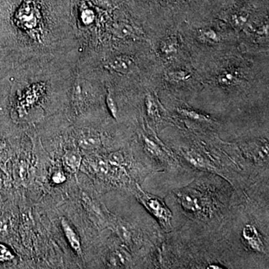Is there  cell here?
Here are the masks:
<instances>
[{"label":"cell","instance_id":"6da1fadb","mask_svg":"<svg viewBox=\"0 0 269 269\" xmlns=\"http://www.w3.org/2000/svg\"><path fill=\"white\" fill-rule=\"evenodd\" d=\"M79 0H2L0 70L80 55Z\"/></svg>","mask_w":269,"mask_h":269},{"label":"cell","instance_id":"7a4b0ae2","mask_svg":"<svg viewBox=\"0 0 269 269\" xmlns=\"http://www.w3.org/2000/svg\"><path fill=\"white\" fill-rule=\"evenodd\" d=\"M79 55L31 63L3 73L11 113L19 123H36L47 113L70 105Z\"/></svg>","mask_w":269,"mask_h":269},{"label":"cell","instance_id":"3957f363","mask_svg":"<svg viewBox=\"0 0 269 269\" xmlns=\"http://www.w3.org/2000/svg\"><path fill=\"white\" fill-rule=\"evenodd\" d=\"M100 65L107 72L123 77L134 74L137 68L134 57L128 54H119L107 57L101 61Z\"/></svg>","mask_w":269,"mask_h":269},{"label":"cell","instance_id":"277c9868","mask_svg":"<svg viewBox=\"0 0 269 269\" xmlns=\"http://www.w3.org/2000/svg\"><path fill=\"white\" fill-rule=\"evenodd\" d=\"M76 140L79 148L85 151H94L102 145V137L99 131L91 126H84L76 132Z\"/></svg>","mask_w":269,"mask_h":269},{"label":"cell","instance_id":"5b68a950","mask_svg":"<svg viewBox=\"0 0 269 269\" xmlns=\"http://www.w3.org/2000/svg\"><path fill=\"white\" fill-rule=\"evenodd\" d=\"M61 225L64 236H65L66 240H67L71 248L74 250L76 254L82 256V244H81L80 237H79L77 232H76L75 229L73 228L69 221L64 218H62L61 219Z\"/></svg>","mask_w":269,"mask_h":269},{"label":"cell","instance_id":"8992f818","mask_svg":"<svg viewBox=\"0 0 269 269\" xmlns=\"http://www.w3.org/2000/svg\"><path fill=\"white\" fill-rule=\"evenodd\" d=\"M62 162L70 173L77 174L80 171L82 163V157L80 150L77 149L66 150L62 156Z\"/></svg>","mask_w":269,"mask_h":269},{"label":"cell","instance_id":"52a82bcc","mask_svg":"<svg viewBox=\"0 0 269 269\" xmlns=\"http://www.w3.org/2000/svg\"><path fill=\"white\" fill-rule=\"evenodd\" d=\"M111 31L114 36L119 39H134L136 36L134 27L125 22L114 23L112 24Z\"/></svg>","mask_w":269,"mask_h":269},{"label":"cell","instance_id":"ba28073f","mask_svg":"<svg viewBox=\"0 0 269 269\" xmlns=\"http://www.w3.org/2000/svg\"><path fill=\"white\" fill-rule=\"evenodd\" d=\"M160 53L164 57H171L175 55L179 50V43L175 37H170L161 43Z\"/></svg>","mask_w":269,"mask_h":269},{"label":"cell","instance_id":"9c48e42d","mask_svg":"<svg viewBox=\"0 0 269 269\" xmlns=\"http://www.w3.org/2000/svg\"><path fill=\"white\" fill-rule=\"evenodd\" d=\"M243 236L244 238L248 240L250 245L254 249L260 251L262 244H261L260 240L258 239L257 232H256V229L253 226L247 225L243 229Z\"/></svg>","mask_w":269,"mask_h":269},{"label":"cell","instance_id":"30bf717a","mask_svg":"<svg viewBox=\"0 0 269 269\" xmlns=\"http://www.w3.org/2000/svg\"><path fill=\"white\" fill-rule=\"evenodd\" d=\"M14 176L18 181H26L28 176V166L26 160H19L14 167Z\"/></svg>","mask_w":269,"mask_h":269},{"label":"cell","instance_id":"8fae6325","mask_svg":"<svg viewBox=\"0 0 269 269\" xmlns=\"http://www.w3.org/2000/svg\"><path fill=\"white\" fill-rule=\"evenodd\" d=\"M106 104L108 109H109V112H110L112 116L115 119H118V105H117L116 101H115V96H114L113 92L112 90L107 86V89H106Z\"/></svg>","mask_w":269,"mask_h":269},{"label":"cell","instance_id":"7c38bea8","mask_svg":"<svg viewBox=\"0 0 269 269\" xmlns=\"http://www.w3.org/2000/svg\"><path fill=\"white\" fill-rule=\"evenodd\" d=\"M198 37L200 41L210 44H215L219 41L218 35L211 28H204L199 31Z\"/></svg>","mask_w":269,"mask_h":269},{"label":"cell","instance_id":"4fadbf2b","mask_svg":"<svg viewBox=\"0 0 269 269\" xmlns=\"http://www.w3.org/2000/svg\"><path fill=\"white\" fill-rule=\"evenodd\" d=\"M11 153L7 144L4 142H0V169L6 173V164L10 159Z\"/></svg>","mask_w":269,"mask_h":269},{"label":"cell","instance_id":"5bb4252c","mask_svg":"<svg viewBox=\"0 0 269 269\" xmlns=\"http://www.w3.org/2000/svg\"><path fill=\"white\" fill-rule=\"evenodd\" d=\"M191 75L189 73L184 71H169L166 74V78L171 82H181L188 80Z\"/></svg>","mask_w":269,"mask_h":269},{"label":"cell","instance_id":"9a60e30c","mask_svg":"<svg viewBox=\"0 0 269 269\" xmlns=\"http://www.w3.org/2000/svg\"><path fill=\"white\" fill-rule=\"evenodd\" d=\"M237 78L238 77H237V74L236 73L229 71V72L223 73L221 75L219 76L218 82L224 86H229V85L235 83Z\"/></svg>","mask_w":269,"mask_h":269},{"label":"cell","instance_id":"2e32d148","mask_svg":"<svg viewBox=\"0 0 269 269\" xmlns=\"http://www.w3.org/2000/svg\"><path fill=\"white\" fill-rule=\"evenodd\" d=\"M179 112L181 113L182 115H184V116L187 117L188 118H191L192 120H195V121H209L208 117L205 116V115H202V114L197 113V112H194V111L189 110V109H179Z\"/></svg>","mask_w":269,"mask_h":269},{"label":"cell","instance_id":"e0dca14e","mask_svg":"<svg viewBox=\"0 0 269 269\" xmlns=\"http://www.w3.org/2000/svg\"><path fill=\"white\" fill-rule=\"evenodd\" d=\"M247 19H248V14H244L242 12H240V13L233 14L232 16L231 20H232V23L234 26L238 28H241L246 23Z\"/></svg>","mask_w":269,"mask_h":269},{"label":"cell","instance_id":"ac0fdd59","mask_svg":"<svg viewBox=\"0 0 269 269\" xmlns=\"http://www.w3.org/2000/svg\"><path fill=\"white\" fill-rule=\"evenodd\" d=\"M126 258L123 256V253L117 251V252L113 253L112 255L109 256V262L111 265L114 266H118V265L124 264L126 262Z\"/></svg>","mask_w":269,"mask_h":269},{"label":"cell","instance_id":"d6986e66","mask_svg":"<svg viewBox=\"0 0 269 269\" xmlns=\"http://www.w3.org/2000/svg\"><path fill=\"white\" fill-rule=\"evenodd\" d=\"M14 257V256L12 251L7 247L0 244V261L1 262L12 261Z\"/></svg>","mask_w":269,"mask_h":269},{"label":"cell","instance_id":"ffe728a7","mask_svg":"<svg viewBox=\"0 0 269 269\" xmlns=\"http://www.w3.org/2000/svg\"><path fill=\"white\" fill-rule=\"evenodd\" d=\"M11 227V221L9 217L2 215L0 217V233L7 234Z\"/></svg>","mask_w":269,"mask_h":269},{"label":"cell","instance_id":"44dd1931","mask_svg":"<svg viewBox=\"0 0 269 269\" xmlns=\"http://www.w3.org/2000/svg\"><path fill=\"white\" fill-rule=\"evenodd\" d=\"M116 229L118 235L120 236V237H121L123 241H130V232H129V229H127V227H125L124 225H122L121 224H119L117 226Z\"/></svg>","mask_w":269,"mask_h":269},{"label":"cell","instance_id":"7402d4cb","mask_svg":"<svg viewBox=\"0 0 269 269\" xmlns=\"http://www.w3.org/2000/svg\"><path fill=\"white\" fill-rule=\"evenodd\" d=\"M51 180L55 184L60 185L64 183L67 180V178H66L65 175L62 172L57 171V172H54L53 175H52Z\"/></svg>","mask_w":269,"mask_h":269},{"label":"cell","instance_id":"603a6c76","mask_svg":"<svg viewBox=\"0 0 269 269\" xmlns=\"http://www.w3.org/2000/svg\"><path fill=\"white\" fill-rule=\"evenodd\" d=\"M146 107L148 109V112L150 116H155L156 112V107L153 101V98L150 96H147L146 98Z\"/></svg>","mask_w":269,"mask_h":269}]
</instances>
